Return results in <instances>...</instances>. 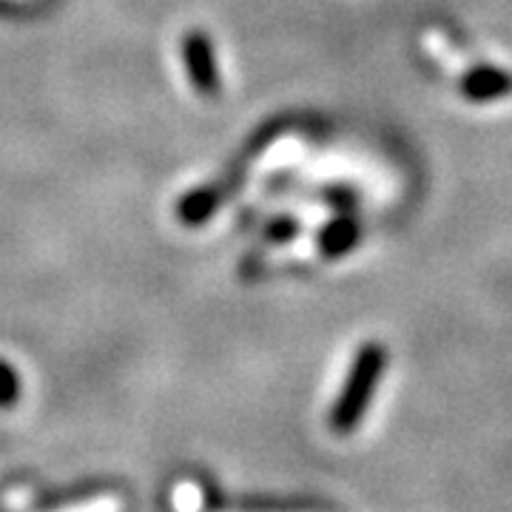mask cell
I'll list each match as a JSON object with an SVG mask.
<instances>
[{"label":"cell","instance_id":"1","mask_svg":"<svg viewBox=\"0 0 512 512\" xmlns=\"http://www.w3.org/2000/svg\"><path fill=\"white\" fill-rule=\"evenodd\" d=\"M384 367H387V350L379 342H367L365 348L356 353V359L348 370V379H345L336 402L330 407L328 421L333 433L348 436L362 424L370 399L382 382Z\"/></svg>","mask_w":512,"mask_h":512},{"label":"cell","instance_id":"5","mask_svg":"<svg viewBox=\"0 0 512 512\" xmlns=\"http://www.w3.org/2000/svg\"><path fill=\"white\" fill-rule=\"evenodd\" d=\"M356 239H359V228H356V222L336 220L333 225H328V228L322 231L319 245H322V254L325 256H342V254H348L350 248H353V242H356Z\"/></svg>","mask_w":512,"mask_h":512},{"label":"cell","instance_id":"2","mask_svg":"<svg viewBox=\"0 0 512 512\" xmlns=\"http://www.w3.org/2000/svg\"><path fill=\"white\" fill-rule=\"evenodd\" d=\"M183 63L188 80H191V86L197 92L205 94V97H214L220 92V69H217V55H214V46H211L208 35H202V32H188L185 35Z\"/></svg>","mask_w":512,"mask_h":512},{"label":"cell","instance_id":"3","mask_svg":"<svg viewBox=\"0 0 512 512\" xmlns=\"http://www.w3.org/2000/svg\"><path fill=\"white\" fill-rule=\"evenodd\" d=\"M461 94L470 103H495L512 94V74L498 66H476L473 72L464 74Z\"/></svg>","mask_w":512,"mask_h":512},{"label":"cell","instance_id":"8","mask_svg":"<svg viewBox=\"0 0 512 512\" xmlns=\"http://www.w3.org/2000/svg\"><path fill=\"white\" fill-rule=\"evenodd\" d=\"M299 234V222L296 220H276L265 228V237L271 242H288Z\"/></svg>","mask_w":512,"mask_h":512},{"label":"cell","instance_id":"6","mask_svg":"<svg viewBox=\"0 0 512 512\" xmlns=\"http://www.w3.org/2000/svg\"><path fill=\"white\" fill-rule=\"evenodd\" d=\"M20 399V376L15 367L0 359V407H12Z\"/></svg>","mask_w":512,"mask_h":512},{"label":"cell","instance_id":"7","mask_svg":"<svg viewBox=\"0 0 512 512\" xmlns=\"http://www.w3.org/2000/svg\"><path fill=\"white\" fill-rule=\"evenodd\" d=\"M49 512H123V504H120L117 495H94V498H86V501L69 504V507H63V510Z\"/></svg>","mask_w":512,"mask_h":512},{"label":"cell","instance_id":"4","mask_svg":"<svg viewBox=\"0 0 512 512\" xmlns=\"http://www.w3.org/2000/svg\"><path fill=\"white\" fill-rule=\"evenodd\" d=\"M225 188L222 185H205V188H197V191H191V194H185L183 200H180V220L188 222V225H200L205 222L217 208H220V202L225 200Z\"/></svg>","mask_w":512,"mask_h":512}]
</instances>
